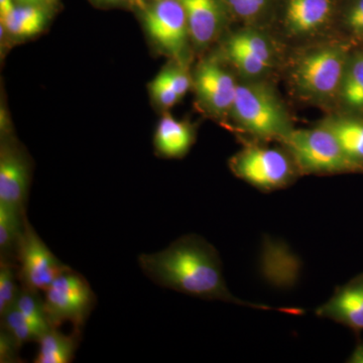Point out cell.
Here are the masks:
<instances>
[{
    "instance_id": "6da1fadb",
    "label": "cell",
    "mask_w": 363,
    "mask_h": 363,
    "mask_svg": "<svg viewBox=\"0 0 363 363\" xmlns=\"http://www.w3.org/2000/svg\"><path fill=\"white\" fill-rule=\"evenodd\" d=\"M138 264L143 274L156 285L185 295L253 309L277 310L288 314L301 313V310L279 309L236 298L227 288L216 248L197 234L181 236L160 252L143 253L138 257Z\"/></svg>"
},
{
    "instance_id": "7a4b0ae2",
    "label": "cell",
    "mask_w": 363,
    "mask_h": 363,
    "mask_svg": "<svg viewBox=\"0 0 363 363\" xmlns=\"http://www.w3.org/2000/svg\"><path fill=\"white\" fill-rule=\"evenodd\" d=\"M350 55L342 45H325L306 52L294 66L292 82L301 96L324 101L339 95Z\"/></svg>"
},
{
    "instance_id": "3957f363",
    "label": "cell",
    "mask_w": 363,
    "mask_h": 363,
    "mask_svg": "<svg viewBox=\"0 0 363 363\" xmlns=\"http://www.w3.org/2000/svg\"><path fill=\"white\" fill-rule=\"evenodd\" d=\"M301 174L360 173L328 128L293 130L281 140Z\"/></svg>"
},
{
    "instance_id": "277c9868",
    "label": "cell",
    "mask_w": 363,
    "mask_h": 363,
    "mask_svg": "<svg viewBox=\"0 0 363 363\" xmlns=\"http://www.w3.org/2000/svg\"><path fill=\"white\" fill-rule=\"evenodd\" d=\"M231 111L243 130L264 140L281 142L293 130L276 93L260 83L238 84Z\"/></svg>"
},
{
    "instance_id": "5b68a950",
    "label": "cell",
    "mask_w": 363,
    "mask_h": 363,
    "mask_svg": "<svg viewBox=\"0 0 363 363\" xmlns=\"http://www.w3.org/2000/svg\"><path fill=\"white\" fill-rule=\"evenodd\" d=\"M230 169L253 187L264 192L290 186L300 173L286 150L248 145L231 159Z\"/></svg>"
},
{
    "instance_id": "8992f818",
    "label": "cell",
    "mask_w": 363,
    "mask_h": 363,
    "mask_svg": "<svg viewBox=\"0 0 363 363\" xmlns=\"http://www.w3.org/2000/svg\"><path fill=\"white\" fill-rule=\"evenodd\" d=\"M44 293L45 316L54 328L70 322L81 330L96 302L87 279L72 269L55 279Z\"/></svg>"
},
{
    "instance_id": "52a82bcc",
    "label": "cell",
    "mask_w": 363,
    "mask_h": 363,
    "mask_svg": "<svg viewBox=\"0 0 363 363\" xmlns=\"http://www.w3.org/2000/svg\"><path fill=\"white\" fill-rule=\"evenodd\" d=\"M16 264L21 286L39 292H45L55 279L70 269L51 252L28 218L18 245Z\"/></svg>"
},
{
    "instance_id": "ba28073f",
    "label": "cell",
    "mask_w": 363,
    "mask_h": 363,
    "mask_svg": "<svg viewBox=\"0 0 363 363\" xmlns=\"http://www.w3.org/2000/svg\"><path fill=\"white\" fill-rule=\"evenodd\" d=\"M145 26L150 37L173 56L183 52L189 28L180 0H157L145 14Z\"/></svg>"
},
{
    "instance_id": "9c48e42d",
    "label": "cell",
    "mask_w": 363,
    "mask_h": 363,
    "mask_svg": "<svg viewBox=\"0 0 363 363\" xmlns=\"http://www.w3.org/2000/svg\"><path fill=\"white\" fill-rule=\"evenodd\" d=\"M316 315L357 333L363 331V272L338 286L331 298L317 308Z\"/></svg>"
},
{
    "instance_id": "30bf717a",
    "label": "cell",
    "mask_w": 363,
    "mask_h": 363,
    "mask_svg": "<svg viewBox=\"0 0 363 363\" xmlns=\"http://www.w3.org/2000/svg\"><path fill=\"white\" fill-rule=\"evenodd\" d=\"M30 168L21 152L4 147L0 156V203L26 214Z\"/></svg>"
},
{
    "instance_id": "8fae6325",
    "label": "cell",
    "mask_w": 363,
    "mask_h": 363,
    "mask_svg": "<svg viewBox=\"0 0 363 363\" xmlns=\"http://www.w3.org/2000/svg\"><path fill=\"white\" fill-rule=\"evenodd\" d=\"M196 89L202 101L217 113L231 111L238 85L230 73L215 61L203 63L198 69Z\"/></svg>"
},
{
    "instance_id": "7c38bea8",
    "label": "cell",
    "mask_w": 363,
    "mask_h": 363,
    "mask_svg": "<svg viewBox=\"0 0 363 363\" xmlns=\"http://www.w3.org/2000/svg\"><path fill=\"white\" fill-rule=\"evenodd\" d=\"M333 14V0H288L285 26L294 37L320 32Z\"/></svg>"
},
{
    "instance_id": "4fadbf2b",
    "label": "cell",
    "mask_w": 363,
    "mask_h": 363,
    "mask_svg": "<svg viewBox=\"0 0 363 363\" xmlns=\"http://www.w3.org/2000/svg\"><path fill=\"white\" fill-rule=\"evenodd\" d=\"M187 16L189 35L195 44H210L219 32L221 13L216 0H180Z\"/></svg>"
},
{
    "instance_id": "5bb4252c",
    "label": "cell",
    "mask_w": 363,
    "mask_h": 363,
    "mask_svg": "<svg viewBox=\"0 0 363 363\" xmlns=\"http://www.w3.org/2000/svg\"><path fill=\"white\" fill-rule=\"evenodd\" d=\"M194 143V133L187 123L173 117H162L157 125L155 145L157 154L168 159L183 157Z\"/></svg>"
},
{
    "instance_id": "9a60e30c",
    "label": "cell",
    "mask_w": 363,
    "mask_h": 363,
    "mask_svg": "<svg viewBox=\"0 0 363 363\" xmlns=\"http://www.w3.org/2000/svg\"><path fill=\"white\" fill-rule=\"evenodd\" d=\"M322 125L333 133L346 156L363 173L362 117H334Z\"/></svg>"
},
{
    "instance_id": "2e32d148",
    "label": "cell",
    "mask_w": 363,
    "mask_h": 363,
    "mask_svg": "<svg viewBox=\"0 0 363 363\" xmlns=\"http://www.w3.org/2000/svg\"><path fill=\"white\" fill-rule=\"evenodd\" d=\"M81 330L74 328L72 334L62 333L59 328L51 327L45 331L38 343L35 363H69L75 357L79 342H80Z\"/></svg>"
},
{
    "instance_id": "e0dca14e",
    "label": "cell",
    "mask_w": 363,
    "mask_h": 363,
    "mask_svg": "<svg viewBox=\"0 0 363 363\" xmlns=\"http://www.w3.org/2000/svg\"><path fill=\"white\" fill-rule=\"evenodd\" d=\"M26 214L0 203V255L16 264L18 245L25 229Z\"/></svg>"
},
{
    "instance_id": "ac0fdd59",
    "label": "cell",
    "mask_w": 363,
    "mask_h": 363,
    "mask_svg": "<svg viewBox=\"0 0 363 363\" xmlns=\"http://www.w3.org/2000/svg\"><path fill=\"white\" fill-rule=\"evenodd\" d=\"M339 97L348 111L363 114V50L350 57Z\"/></svg>"
},
{
    "instance_id": "d6986e66",
    "label": "cell",
    "mask_w": 363,
    "mask_h": 363,
    "mask_svg": "<svg viewBox=\"0 0 363 363\" xmlns=\"http://www.w3.org/2000/svg\"><path fill=\"white\" fill-rule=\"evenodd\" d=\"M45 16L42 9L33 6L14 7L2 23L16 37H32L44 28Z\"/></svg>"
},
{
    "instance_id": "ffe728a7",
    "label": "cell",
    "mask_w": 363,
    "mask_h": 363,
    "mask_svg": "<svg viewBox=\"0 0 363 363\" xmlns=\"http://www.w3.org/2000/svg\"><path fill=\"white\" fill-rule=\"evenodd\" d=\"M23 316L40 332V335L49 330L51 326L45 316L44 298L39 295V291L21 286L16 304Z\"/></svg>"
},
{
    "instance_id": "44dd1931",
    "label": "cell",
    "mask_w": 363,
    "mask_h": 363,
    "mask_svg": "<svg viewBox=\"0 0 363 363\" xmlns=\"http://www.w3.org/2000/svg\"><path fill=\"white\" fill-rule=\"evenodd\" d=\"M227 44L240 48L248 54L253 55L266 63L272 65L274 51L269 40L257 30H247L235 33Z\"/></svg>"
},
{
    "instance_id": "7402d4cb",
    "label": "cell",
    "mask_w": 363,
    "mask_h": 363,
    "mask_svg": "<svg viewBox=\"0 0 363 363\" xmlns=\"http://www.w3.org/2000/svg\"><path fill=\"white\" fill-rule=\"evenodd\" d=\"M1 327L21 346L32 341H39L42 336L40 332L23 316L16 306L2 315Z\"/></svg>"
},
{
    "instance_id": "603a6c76",
    "label": "cell",
    "mask_w": 363,
    "mask_h": 363,
    "mask_svg": "<svg viewBox=\"0 0 363 363\" xmlns=\"http://www.w3.org/2000/svg\"><path fill=\"white\" fill-rule=\"evenodd\" d=\"M18 264L9 260L0 262V315L16 304L21 286L18 285Z\"/></svg>"
},
{
    "instance_id": "cb8c5ba5",
    "label": "cell",
    "mask_w": 363,
    "mask_h": 363,
    "mask_svg": "<svg viewBox=\"0 0 363 363\" xmlns=\"http://www.w3.org/2000/svg\"><path fill=\"white\" fill-rule=\"evenodd\" d=\"M226 51L233 65L247 77H259V76L266 73L272 67L262 60L253 56V55L248 54V52L243 51L240 48L235 47V45L227 44Z\"/></svg>"
},
{
    "instance_id": "d4e9b609",
    "label": "cell",
    "mask_w": 363,
    "mask_h": 363,
    "mask_svg": "<svg viewBox=\"0 0 363 363\" xmlns=\"http://www.w3.org/2000/svg\"><path fill=\"white\" fill-rule=\"evenodd\" d=\"M152 91L155 97L164 107H171L181 99L169 82L166 71L162 72L152 82Z\"/></svg>"
},
{
    "instance_id": "484cf974",
    "label": "cell",
    "mask_w": 363,
    "mask_h": 363,
    "mask_svg": "<svg viewBox=\"0 0 363 363\" xmlns=\"http://www.w3.org/2000/svg\"><path fill=\"white\" fill-rule=\"evenodd\" d=\"M344 25L348 32L354 37L363 38V0H353L345 16H344Z\"/></svg>"
},
{
    "instance_id": "4316f807",
    "label": "cell",
    "mask_w": 363,
    "mask_h": 363,
    "mask_svg": "<svg viewBox=\"0 0 363 363\" xmlns=\"http://www.w3.org/2000/svg\"><path fill=\"white\" fill-rule=\"evenodd\" d=\"M21 346L6 330L0 332V362H20Z\"/></svg>"
},
{
    "instance_id": "83f0119b",
    "label": "cell",
    "mask_w": 363,
    "mask_h": 363,
    "mask_svg": "<svg viewBox=\"0 0 363 363\" xmlns=\"http://www.w3.org/2000/svg\"><path fill=\"white\" fill-rule=\"evenodd\" d=\"M267 0H228L234 13L243 18H252L264 11Z\"/></svg>"
},
{
    "instance_id": "f1b7e54d",
    "label": "cell",
    "mask_w": 363,
    "mask_h": 363,
    "mask_svg": "<svg viewBox=\"0 0 363 363\" xmlns=\"http://www.w3.org/2000/svg\"><path fill=\"white\" fill-rule=\"evenodd\" d=\"M166 73L177 94L180 98L183 97L187 93L189 86H190V80H189L188 76L180 70H167Z\"/></svg>"
},
{
    "instance_id": "f546056e",
    "label": "cell",
    "mask_w": 363,
    "mask_h": 363,
    "mask_svg": "<svg viewBox=\"0 0 363 363\" xmlns=\"http://www.w3.org/2000/svg\"><path fill=\"white\" fill-rule=\"evenodd\" d=\"M347 362L351 363H363V340L358 341Z\"/></svg>"
},
{
    "instance_id": "4dcf8cb0",
    "label": "cell",
    "mask_w": 363,
    "mask_h": 363,
    "mask_svg": "<svg viewBox=\"0 0 363 363\" xmlns=\"http://www.w3.org/2000/svg\"><path fill=\"white\" fill-rule=\"evenodd\" d=\"M13 0H0V16H1V21L4 20L13 11Z\"/></svg>"
},
{
    "instance_id": "1f68e13d",
    "label": "cell",
    "mask_w": 363,
    "mask_h": 363,
    "mask_svg": "<svg viewBox=\"0 0 363 363\" xmlns=\"http://www.w3.org/2000/svg\"><path fill=\"white\" fill-rule=\"evenodd\" d=\"M26 1H38V0H26Z\"/></svg>"
}]
</instances>
